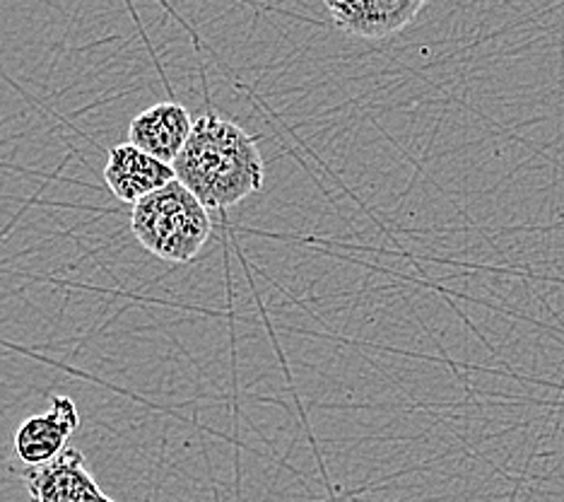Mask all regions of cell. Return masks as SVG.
<instances>
[{
	"label": "cell",
	"instance_id": "obj_1",
	"mask_svg": "<svg viewBox=\"0 0 564 502\" xmlns=\"http://www.w3.org/2000/svg\"><path fill=\"white\" fill-rule=\"evenodd\" d=\"M182 182L208 211H227L263 189L265 162L256 138L232 119L203 114L174 160Z\"/></svg>",
	"mask_w": 564,
	"mask_h": 502
},
{
	"label": "cell",
	"instance_id": "obj_2",
	"mask_svg": "<svg viewBox=\"0 0 564 502\" xmlns=\"http://www.w3.org/2000/svg\"><path fill=\"white\" fill-rule=\"evenodd\" d=\"M131 232L140 247L170 264H188L210 239V211L182 182L166 184L138 201Z\"/></svg>",
	"mask_w": 564,
	"mask_h": 502
},
{
	"label": "cell",
	"instance_id": "obj_3",
	"mask_svg": "<svg viewBox=\"0 0 564 502\" xmlns=\"http://www.w3.org/2000/svg\"><path fill=\"white\" fill-rule=\"evenodd\" d=\"M80 414L73 398L54 396L44 414L30 416L20 423L15 430V459L24 463V469L46 467L54 459L66 452L70 435L78 430Z\"/></svg>",
	"mask_w": 564,
	"mask_h": 502
},
{
	"label": "cell",
	"instance_id": "obj_4",
	"mask_svg": "<svg viewBox=\"0 0 564 502\" xmlns=\"http://www.w3.org/2000/svg\"><path fill=\"white\" fill-rule=\"evenodd\" d=\"M22 479L32 502H117L101 491L83 452L73 447L46 467L22 469Z\"/></svg>",
	"mask_w": 564,
	"mask_h": 502
},
{
	"label": "cell",
	"instance_id": "obj_5",
	"mask_svg": "<svg viewBox=\"0 0 564 502\" xmlns=\"http://www.w3.org/2000/svg\"><path fill=\"white\" fill-rule=\"evenodd\" d=\"M194 124L188 109L178 102H160V105H152L133 116L128 126V143L160 162L174 164L188 143Z\"/></svg>",
	"mask_w": 564,
	"mask_h": 502
},
{
	"label": "cell",
	"instance_id": "obj_6",
	"mask_svg": "<svg viewBox=\"0 0 564 502\" xmlns=\"http://www.w3.org/2000/svg\"><path fill=\"white\" fill-rule=\"evenodd\" d=\"M176 179L174 167L160 162L131 143L113 146L105 167V182L109 191L123 203L135 205L150 193L164 189Z\"/></svg>",
	"mask_w": 564,
	"mask_h": 502
},
{
	"label": "cell",
	"instance_id": "obj_7",
	"mask_svg": "<svg viewBox=\"0 0 564 502\" xmlns=\"http://www.w3.org/2000/svg\"><path fill=\"white\" fill-rule=\"evenodd\" d=\"M425 8L422 0H357V3H336L326 0L336 28L362 39H387L408 28Z\"/></svg>",
	"mask_w": 564,
	"mask_h": 502
}]
</instances>
